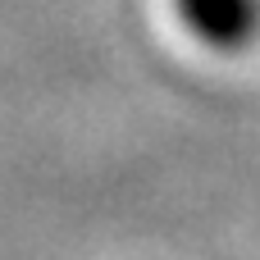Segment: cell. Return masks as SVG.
<instances>
[{"mask_svg": "<svg viewBox=\"0 0 260 260\" xmlns=\"http://www.w3.org/2000/svg\"><path fill=\"white\" fill-rule=\"evenodd\" d=\"M187 32L210 50H242L260 32V0H174Z\"/></svg>", "mask_w": 260, "mask_h": 260, "instance_id": "cell-1", "label": "cell"}]
</instances>
